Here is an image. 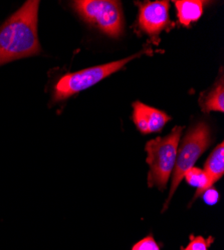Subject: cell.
Instances as JSON below:
<instances>
[{
    "instance_id": "6da1fadb",
    "label": "cell",
    "mask_w": 224,
    "mask_h": 250,
    "mask_svg": "<svg viewBox=\"0 0 224 250\" xmlns=\"http://www.w3.org/2000/svg\"><path fill=\"white\" fill-rule=\"evenodd\" d=\"M39 3L26 1L0 27V65L42 51L37 37Z\"/></svg>"
},
{
    "instance_id": "7a4b0ae2",
    "label": "cell",
    "mask_w": 224,
    "mask_h": 250,
    "mask_svg": "<svg viewBox=\"0 0 224 250\" xmlns=\"http://www.w3.org/2000/svg\"><path fill=\"white\" fill-rule=\"evenodd\" d=\"M182 131L183 127L175 126L167 136L147 142L145 149L148 154L146 160L150 166L149 187L157 186L161 191L165 190L170 174L175 167Z\"/></svg>"
},
{
    "instance_id": "3957f363",
    "label": "cell",
    "mask_w": 224,
    "mask_h": 250,
    "mask_svg": "<svg viewBox=\"0 0 224 250\" xmlns=\"http://www.w3.org/2000/svg\"><path fill=\"white\" fill-rule=\"evenodd\" d=\"M151 49H143L139 53H136L124 59L110 62V63H106L103 65L86 68L77 72L65 74L55 83L53 87L52 99L55 102L62 101L80 91L86 90L97 84L98 82L110 76L111 74L123 68L131 60L140 57L143 54L151 53Z\"/></svg>"
},
{
    "instance_id": "277c9868",
    "label": "cell",
    "mask_w": 224,
    "mask_h": 250,
    "mask_svg": "<svg viewBox=\"0 0 224 250\" xmlns=\"http://www.w3.org/2000/svg\"><path fill=\"white\" fill-rule=\"evenodd\" d=\"M210 143V129L205 122H200L187 132L181 146L178 148L169 196L162 212L166 210L177 187L181 183V180L184 178L185 173L190 168L194 167V163L204 153Z\"/></svg>"
},
{
    "instance_id": "5b68a950",
    "label": "cell",
    "mask_w": 224,
    "mask_h": 250,
    "mask_svg": "<svg viewBox=\"0 0 224 250\" xmlns=\"http://www.w3.org/2000/svg\"><path fill=\"white\" fill-rule=\"evenodd\" d=\"M75 11L85 21L97 26L107 35L118 38L123 33L124 16L121 2L113 0H77Z\"/></svg>"
},
{
    "instance_id": "8992f818",
    "label": "cell",
    "mask_w": 224,
    "mask_h": 250,
    "mask_svg": "<svg viewBox=\"0 0 224 250\" xmlns=\"http://www.w3.org/2000/svg\"><path fill=\"white\" fill-rule=\"evenodd\" d=\"M139 11V27L150 35L157 38L163 30L172 28L169 16V1H153L138 2Z\"/></svg>"
},
{
    "instance_id": "52a82bcc",
    "label": "cell",
    "mask_w": 224,
    "mask_h": 250,
    "mask_svg": "<svg viewBox=\"0 0 224 250\" xmlns=\"http://www.w3.org/2000/svg\"><path fill=\"white\" fill-rule=\"evenodd\" d=\"M133 121L138 130L143 134L160 132L171 117L165 112L146 105L140 101L133 104Z\"/></svg>"
},
{
    "instance_id": "ba28073f",
    "label": "cell",
    "mask_w": 224,
    "mask_h": 250,
    "mask_svg": "<svg viewBox=\"0 0 224 250\" xmlns=\"http://www.w3.org/2000/svg\"><path fill=\"white\" fill-rule=\"evenodd\" d=\"M174 3L177 9L179 22L183 26L187 27L190 26L192 22H196L200 19L207 2L201 1V0H179V1H174Z\"/></svg>"
},
{
    "instance_id": "9c48e42d",
    "label": "cell",
    "mask_w": 224,
    "mask_h": 250,
    "mask_svg": "<svg viewBox=\"0 0 224 250\" xmlns=\"http://www.w3.org/2000/svg\"><path fill=\"white\" fill-rule=\"evenodd\" d=\"M204 171L212 184L218 181L224 174V143L221 142L212 151L204 164Z\"/></svg>"
},
{
    "instance_id": "30bf717a",
    "label": "cell",
    "mask_w": 224,
    "mask_h": 250,
    "mask_svg": "<svg viewBox=\"0 0 224 250\" xmlns=\"http://www.w3.org/2000/svg\"><path fill=\"white\" fill-rule=\"evenodd\" d=\"M184 177L190 185H192L197 188V191L195 193L193 200H195L197 197L202 195L207 189L211 188V187L213 186L210 178L205 173V171L200 169V168H197V167L190 168L185 173Z\"/></svg>"
},
{
    "instance_id": "8fae6325",
    "label": "cell",
    "mask_w": 224,
    "mask_h": 250,
    "mask_svg": "<svg viewBox=\"0 0 224 250\" xmlns=\"http://www.w3.org/2000/svg\"><path fill=\"white\" fill-rule=\"evenodd\" d=\"M201 108L205 112L210 111H224V84L221 77L218 84L210 91L206 98L201 104Z\"/></svg>"
},
{
    "instance_id": "7c38bea8",
    "label": "cell",
    "mask_w": 224,
    "mask_h": 250,
    "mask_svg": "<svg viewBox=\"0 0 224 250\" xmlns=\"http://www.w3.org/2000/svg\"><path fill=\"white\" fill-rule=\"evenodd\" d=\"M214 238L209 236L207 239L202 236H194L191 235L190 242L183 250H208L210 245L212 244Z\"/></svg>"
},
{
    "instance_id": "4fadbf2b",
    "label": "cell",
    "mask_w": 224,
    "mask_h": 250,
    "mask_svg": "<svg viewBox=\"0 0 224 250\" xmlns=\"http://www.w3.org/2000/svg\"><path fill=\"white\" fill-rule=\"evenodd\" d=\"M132 250H160V248L155 239L152 236H148L137 242Z\"/></svg>"
},
{
    "instance_id": "5bb4252c",
    "label": "cell",
    "mask_w": 224,
    "mask_h": 250,
    "mask_svg": "<svg viewBox=\"0 0 224 250\" xmlns=\"http://www.w3.org/2000/svg\"><path fill=\"white\" fill-rule=\"evenodd\" d=\"M202 195H204L203 198H204V201L209 205H214L219 200L218 192L214 188H212V187L207 189Z\"/></svg>"
}]
</instances>
